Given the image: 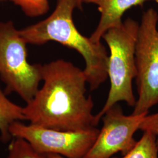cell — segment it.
I'll return each mask as SVG.
<instances>
[{"mask_svg": "<svg viewBox=\"0 0 158 158\" xmlns=\"http://www.w3.org/2000/svg\"><path fill=\"white\" fill-rule=\"evenodd\" d=\"M139 130L152 134L155 137L158 147V112L145 115L140 125Z\"/></svg>", "mask_w": 158, "mask_h": 158, "instance_id": "cell-13", "label": "cell"}, {"mask_svg": "<svg viewBox=\"0 0 158 158\" xmlns=\"http://www.w3.org/2000/svg\"><path fill=\"white\" fill-rule=\"evenodd\" d=\"M148 114L127 115L117 104L104 114L102 126L96 141L83 158H111L120 152L124 156L135 147L134 138Z\"/></svg>", "mask_w": 158, "mask_h": 158, "instance_id": "cell-7", "label": "cell"}, {"mask_svg": "<svg viewBox=\"0 0 158 158\" xmlns=\"http://www.w3.org/2000/svg\"><path fill=\"white\" fill-rule=\"evenodd\" d=\"M27 45L14 23L0 22V79L7 93H16L26 103L42 81V64L29 62Z\"/></svg>", "mask_w": 158, "mask_h": 158, "instance_id": "cell-4", "label": "cell"}, {"mask_svg": "<svg viewBox=\"0 0 158 158\" xmlns=\"http://www.w3.org/2000/svg\"><path fill=\"white\" fill-rule=\"evenodd\" d=\"M150 1L158 3V0H83V2L96 5L100 13V19L90 36L91 40L94 42H100L108 29L123 22L122 18L128 10L138 6L142 7Z\"/></svg>", "mask_w": 158, "mask_h": 158, "instance_id": "cell-8", "label": "cell"}, {"mask_svg": "<svg viewBox=\"0 0 158 158\" xmlns=\"http://www.w3.org/2000/svg\"><path fill=\"white\" fill-rule=\"evenodd\" d=\"M28 17L44 15L49 10V0H11Z\"/></svg>", "mask_w": 158, "mask_h": 158, "instance_id": "cell-12", "label": "cell"}, {"mask_svg": "<svg viewBox=\"0 0 158 158\" xmlns=\"http://www.w3.org/2000/svg\"><path fill=\"white\" fill-rule=\"evenodd\" d=\"M139 25L135 20L128 18L118 26L108 29L102 38L110 51L107 74L110 89L105 104L94 115L95 127L104 114L119 102H125L132 107L135 105L132 81L137 74L135 48Z\"/></svg>", "mask_w": 158, "mask_h": 158, "instance_id": "cell-3", "label": "cell"}, {"mask_svg": "<svg viewBox=\"0 0 158 158\" xmlns=\"http://www.w3.org/2000/svg\"><path fill=\"white\" fill-rule=\"evenodd\" d=\"M158 13L149 8L142 14L136 44L138 97L132 114H148L158 104Z\"/></svg>", "mask_w": 158, "mask_h": 158, "instance_id": "cell-5", "label": "cell"}, {"mask_svg": "<svg viewBox=\"0 0 158 158\" xmlns=\"http://www.w3.org/2000/svg\"><path fill=\"white\" fill-rule=\"evenodd\" d=\"M76 8L75 0H57L49 17L19 29V33L28 45H43L53 41L77 52L85 60L87 82L94 90L108 78V53L101 42H94L79 32L73 19Z\"/></svg>", "mask_w": 158, "mask_h": 158, "instance_id": "cell-2", "label": "cell"}, {"mask_svg": "<svg viewBox=\"0 0 158 158\" xmlns=\"http://www.w3.org/2000/svg\"><path fill=\"white\" fill-rule=\"evenodd\" d=\"M6 158H48L35 150L28 142L20 138H13Z\"/></svg>", "mask_w": 158, "mask_h": 158, "instance_id": "cell-11", "label": "cell"}, {"mask_svg": "<svg viewBox=\"0 0 158 158\" xmlns=\"http://www.w3.org/2000/svg\"><path fill=\"white\" fill-rule=\"evenodd\" d=\"M77 6V8L79 10H81L82 9V6H83V0H75Z\"/></svg>", "mask_w": 158, "mask_h": 158, "instance_id": "cell-15", "label": "cell"}, {"mask_svg": "<svg viewBox=\"0 0 158 158\" xmlns=\"http://www.w3.org/2000/svg\"><path fill=\"white\" fill-rule=\"evenodd\" d=\"M25 121L23 107L11 102L0 88V133L4 142L11 139L10 128L14 123Z\"/></svg>", "mask_w": 158, "mask_h": 158, "instance_id": "cell-9", "label": "cell"}, {"mask_svg": "<svg viewBox=\"0 0 158 158\" xmlns=\"http://www.w3.org/2000/svg\"><path fill=\"white\" fill-rule=\"evenodd\" d=\"M100 130L93 127L83 131L53 130L21 121L14 123L10 132L13 138L28 142L37 152L56 154L66 158H83L96 141Z\"/></svg>", "mask_w": 158, "mask_h": 158, "instance_id": "cell-6", "label": "cell"}, {"mask_svg": "<svg viewBox=\"0 0 158 158\" xmlns=\"http://www.w3.org/2000/svg\"><path fill=\"white\" fill-rule=\"evenodd\" d=\"M43 85L23 107L29 124L53 130L83 131L96 127L94 103L87 96L83 70L57 59L42 64Z\"/></svg>", "mask_w": 158, "mask_h": 158, "instance_id": "cell-1", "label": "cell"}, {"mask_svg": "<svg viewBox=\"0 0 158 158\" xmlns=\"http://www.w3.org/2000/svg\"><path fill=\"white\" fill-rule=\"evenodd\" d=\"M158 158V147L155 137L149 132H143L134 149L121 158Z\"/></svg>", "mask_w": 158, "mask_h": 158, "instance_id": "cell-10", "label": "cell"}, {"mask_svg": "<svg viewBox=\"0 0 158 158\" xmlns=\"http://www.w3.org/2000/svg\"><path fill=\"white\" fill-rule=\"evenodd\" d=\"M46 155L48 158H66L62 156L56 155V154H48Z\"/></svg>", "mask_w": 158, "mask_h": 158, "instance_id": "cell-14", "label": "cell"}]
</instances>
